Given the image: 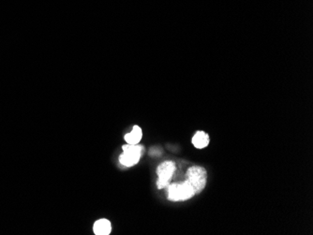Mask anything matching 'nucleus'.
Here are the masks:
<instances>
[{
	"mask_svg": "<svg viewBox=\"0 0 313 235\" xmlns=\"http://www.w3.org/2000/svg\"><path fill=\"white\" fill-rule=\"evenodd\" d=\"M193 196H195V192L187 179L181 184L168 186V199L170 200L184 201L191 199Z\"/></svg>",
	"mask_w": 313,
	"mask_h": 235,
	"instance_id": "f257e3e1",
	"label": "nucleus"
},
{
	"mask_svg": "<svg viewBox=\"0 0 313 235\" xmlns=\"http://www.w3.org/2000/svg\"><path fill=\"white\" fill-rule=\"evenodd\" d=\"M186 177L193 188L195 195L205 190L207 181V172L205 168L200 166H192L188 169Z\"/></svg>",
	"mask_w": 313,
	"mask_h": 235,
	"instance_id": "f03ea898",
	"label": "nucleus"
},
{
	"mask_svg": "<svg viewBox=\"0 0 313 235\" xmlns=\"http://www.w3.org/2000/svg\"><path fill=\"white\" fill-rule=\"evenodd\" d=\"M123 154L119 157V161L126 167H132L139 162L143 153V147L139 145H127L122 147Z\"/></svg>",
	"mask_w": 313,
	"mask_h": 235,
	"instance_id": "7ed1b4c3",
	"label": "nucleus"
},
{
	"mask_svg": "<svg viewBox=\"0 0 313 235\" xmlns=\"http://www.w3.org/2000/svg\"><path fill=\"white\" fill-rule=\"evenodd\" d=\"M176 171V164L173 161H165L160 164V166L157 169V173L159 176V179L157 181L158 189H163L169 186L171 178L174 175V172Z\"/></svg>",
	"mask_w": 313,
	"mask_h": 235,
	"instance_id": "20e7f679",
	"label": "nucleus"
},
{
	"mask_svg": "<svg viewBox=\"0 0 313 235\" xmlns=\"http://www.w3.org/2000/svg\"><path fill=\"white\" fill-rule=\"evenodd\" d=\"M93 231H94L95 235H109L112 232L111 222L105 218L97 220L94 224V227H93Z\"/></svg>",
	"mask_w": 313,
	"mask_h": 235,
	"instance_id": "39448f33",
	"label": "nucleus"
},
{
	"mask_svg": "<svg viewBox=\"0 0 313 235\" xmlns=\"http://www.w3.org/2000/svg\"><path fill=\"white\" fill-rule=\"evenodd\" d=\"M209 135L205 131H197L192 138V144L198 149H203L209 145Z\"/></svg>",
	"mask_w": 313,
	"mask_h": 235,
	"instance_id": "423d86ee",
	"label": "nucleus"
},
{
	"mask_svg": "<svg viewBox=\"0 0 313 235\" xmlns=\"http://www.w3.org/2000/svg\"><path fill=\"white\" fill-rule=\"evenodd\" d=\"M142 136H143V132H142L141 127L134 126L131 133L126 134L125 141L129 145H138L142 139Z\"/></svg>",
	"mask_w": 313,
	"mask_h": 235,
	"instance_id": "0eeeda50",
	"label": "nucleus"
}]
</instances>
